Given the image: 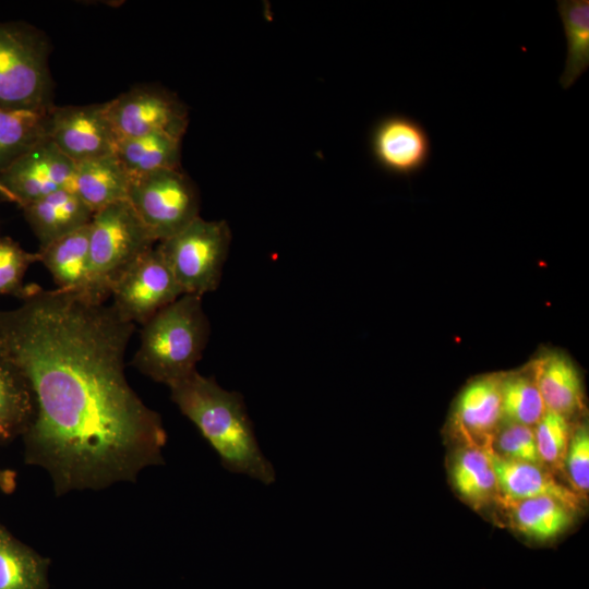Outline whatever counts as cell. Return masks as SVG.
Segmentation results:
<instances>
[{"label":"cell","mask_w":589,"mask_h":589,"mask_svg":"<svg viewBox=\"0 0 589 589\" xmlns=\"http://www.w3.org/2000/svg\"><path fill=\"white\" fill-rule=\"evenodd\" d=\"M0 310V347L34 396L25 461L44 468L58 496L135 481L164 461L167 433L124 374L134 324L104 301L26 286Z\"/></svg>","instance_id":"1"},{"label":"cell","mask_w":589,"mask_h":589,"mask_svg":"<svg viewBox=\"0 0 589 589\" xmlns=\"http://www.w3.org/2000/svg\"><path fill=\"white\" fill-rule=\"evenodd\" d=\"M171 399L208 442L225 469L264 484L276 480L262 453L243 396L223 388L214 377L193 372L170 387Z\"/></svg>","instance_id":"2"},{"label":"cell","mask_w":589,"mask_h":589,"mask_svg":"<svg viewBox=\"0 0 589 589\" xmlns=\"http://www.w3.org/2000/svg\"><path fill=\"white\" fill-rule=\"evenodd\" d=\"M209 334L202 297L182 294L143 324L133 364L170 388L196 371Z\"/></svg>","instance_id":"3"},{"label":"cell","mask_w":589,"mask_h":589,"mask_svg":"<svg viewBox=\"0 0 589 589\" xmlns=\"http://www.w3.org/2000/svg\"><path fill=\"white\" fill-rule=\"evenodd\" d=\"M49 53L37 28L0 22V108L47 111L55 106Z\"/></svg>","instance_id":"4"},{"label":"cell","mask_w":589,"mask_h":589,"mask_svg":"<svg viewBox=\"0 0 589 589\" xmlns=\"http://www.w3.org/2000/svg\"><path fill=\"white\" fill-rule=\"evenodd\" d=\"M230 242L231 231L225 220L199 216L157 247L182 293L203 297L218 288Z\"/></svg>","instance_id":"5"},{"label":"cell","mask_w":589,"mask_h":589,"mask_svg":"<svg viewBox=\"0 0 589 589\" xmlns=\"http://www.w3.org/2000/svg\"><path fill=\"white\" fill-rule=\"evenodd\" d=\"M155 242L128 200L96 212L89 223V255L101 296L108 299L115 283Z\"/></svg>","instance_id":"6"},{"label":"cell","mask_w":589,"mask_h":589,"mask_svg":"<svg viewBox=\"0 0 589 589\" xmlns=\"http://www.w3.org/2000/svg\"><path fill=\"white\" fill-rule=\"evenodd\" d=\"M127 200L156 242L175 236L200 216L196 188L180 169L132 177Z\"/></svg>","instance_id":"7"},{"label":"cell","mask_w":589,"mask_h":589,"mask_svg":"<svg viewBox=\"0 0 589 589\" xmlns=\"http://www.w3.org/2000/svg\"><path fill=\"white\" fill-rule=\"evenodd\" d=\"M103 106L118 140L148 134L182 140L189 124L187 107L171 93L153 86L134 87Z\"/></svg>","instance_id":"8"},{"label":"cell","mask_w":589,"mask_h":589,"mask_svg":"<svg viewBox=\"0 0 589 589\" xmlns=\"http://www.w3.org/2000/svg\"><path fill=\"white\" fill-rule=\"evenodd\" d=\"M183 293L158 247L141 255L111 288L112 306L131 323H146Z\"/></svg>","instance_id":"9"},{"label":"cell","mask_w":589,"mask_h":589,"mask_svg":"<svg viewBox=\"0 0 589 589\" xmlns=\"http://www.w3.org/2000/svg\"><path fill=\"white\" fill-rule=\"evenodd\" d=\"M47 137L74 164L115 154L118 142L103 104L53 106Z\"/></svg>","instance_id":"10"},{"label":"cell","mask_w":589,"mask_h":589,"mask_svg":"<svg viewBox=\"0 0 589 589\" xmlns=\"http://www.w3.org/2000/svg\"><path fill=\"white\" fill-rule=\"evenodd\" d=\"M75 168L46 137L1 170L0 181L21 207L59 190L75 192Z\"/></svg>","instance_id":"11"},{"label":"cell","mask_w":589,"mask_h":589,"mask_svg":"<svg viewBox=\"0 0 589 589\" xmlns=\"http://www.w3.org/2000/svg\"><path fill=\"white\" fill-rule=\"evenodd\" d=\"M370 146L374 160L382 169L401 177L420 172L428 165L432 152L424 127L404 115L381 119L371 132Z\"/></svg>","instance_id":"12"},{"label":"cell","mask_w":589,"mask_h":589,"mask_svg":"<svg viewBox=\"0 0 589 589\" xmlns=\"http://www.w3.org/2000/svg\"><path fill=\"white\" fill-rule=\"evenodd\" d=\"M501 380L481 377L461 393L455 410V425L466 446L491 450L502 419Z\"/></svg>","instance_id":"13"},{"label":"cell","mask_w":589,"mask_h":589,"mask_svg":"<svg viewBox=\"0 0 589 589\" xmlns=\"http://www.w3.org/2000/svg\"><path fill=\"white\" fill-rule=\"evenodd\" d=\"M489 455L497 479L496 503L506 505L521 500L548 496L578 512L581 505L580 496L560 483L544 466L508 460L492 450H489Z\"/></svg>","instance_id":"14"},{"label":"cell","mask_w":589,"mask_h":589,"mask_svg":"<svg viewBox=\"0 0 589 589\" xmlns=\"http://www.w3.org/2000/svg\"><path fill=\"white\" fill-rule=\"evenodd\" d=\"M39 261L58 289L73 291L106 302L94 283L89 255V224L39 249Z\"/></svg>","instance_id":"15"},{"label":"cell","mask_w":589,"mask_h":589,"mask_svg":"<svg viewBox=\"0 0 589 589\" xmlns=\"http://www.w3.org/2000/svg\"><path fill=\"white\" fill-rule=\"evenodd\" d=\"M21 208L39 241V249L88 225L94 216L79 195L70 190H59Z\"/></svg>","instance_id":"16"},{"label":"cell","mask_w":589,"mask_h":589,"mask_svg":"<svg viewBox=\"0 0 589 589\" xmlns=\"http://www.w3.org/2000/svg\"><path fill=\"white\" fill-rule=\"evenodd\" d=\"M75 165V193L94 214L128 199L131 177L115 154Z\"/></svg>","instance_id":"17"},{"label":"cell","mask_w":589,"mask_h":589,"mask_svg":"<svg viewBox=\"0 0 589 589\" xmlns=\"http://www.w3.org/2000/svg\"><path fill=\"white\" fill-rule=\"evenodd\" d=\"M532 377L545 408L566 418L582 408V386L574 364L558 353L548 354L533 365Z\"/></svg>","instance_id":"18"},{"label":"cell","mask_w":589,"mask_h":589,"mask_svg":"<svg viewBox=\"0 0 589 589\" xmlns=\"http://www.w3.org/2000/svg\"><path fill=\"white\" fill-rule=\"evenodd\" d=\"M34 411V396L28 381L0 347V441L23 436Z\"/></svg>","instance_id":"19"},{"label":"cell","mask_w":589,"mask_h":589,"mask_svg":"<svg viewBox=\"0 0 589 589\" xmlns=\"http://www.w3.org/2000/svg\"><path fill=\"white\" fill-rule=\"evenodd\" d=\"M115 156L129 176L180 169L181 140L167 134L119 139Z\"/></svg>","instance_id":"20"},{"label":"cell","mask_w":589,"mask_h":589,"mask_svg":"<svg viewBox=\"0 0 589 589\" xmlns=\"http://www.w3.org/2000/svg\"><path fill=\"white\" fill-rule=\"evenodd\" d=\"M513 527L524 536L546 541L556 538L573 522L576 510L548 496L521 500L503 505Z\"/></svg>","instance_id":"21"},{"label":"cell","mask_w":589,"mask_h":589,"mask_svg":"<svg viewBox=\"0 0 589 589\" xmlns=\"http://www.w3.org/2000/svg\"><path fill=\"white\" fill-rule=\"evenodd\" d=\"M450 473L455 490L470 506L481 508L497 502V479L489 450L465 446L455 455Z\"/></svg>","instance_id":"22"},{"label":"cell","mask_w":589,"mask_h":589,"mask_svg":"<svg viewBox=\"0 0 589 589\" xmlns=\"http://www.w3.org/2000/svg\"><path fill=\"white\" fill-rule=\"evenodd\" d=\"M49 563L0 525V589H47Z\"/></svg>","instance_id":"23"},{"label":"cell","mask_w":589,"mask_h":589,"mask_svg":"<svg viewBox=\"0 0 589 589\" xmlns=\"http://www.w3.org/2000/svg\"><path fill=\"white\" fill-rule=\"evenodd\" d=\"M557 11L567 45L560 84L568 89L589 68V1L560 0Z\"/></svg>","instance_id":"24"},{"label":"cell","mask_w":589,"mask_h":589,"mask_svg":"<svg viewBox=\"0 0 589 589\" xmlns=\"http://www.w3.org/2000/svg\"><path fill=\"white\" fill-rule=\"evenodd\" d=\"M49 110L0 108V171L47 137Z\"/></svg>","instance_id":"25"},{"label":"cell","mask_w":589,"mask_h":589,"mask_svg":"<svg viewBox=\"0 0 589 589\" xmlns=\"http://www.w3.org/2000/svg\"><path fill=\"white\" fill-rule=\"evenodd\" d=\"M500 389L503 422L534 428L546 408L533 377L509 376L501 380Z\"/></svg>","instance_id":"26"},{"label":"cell","mask_w":589,"mask_h":589,"mask_svg":"<svg viewBox=\"0 0 589 589\" xmlns=\"http://www.w3.org/2000/svg\"><path fill=\"white\" fill-rule=\"evenodd\" d=\"M533 430L542 465L562 469L573 432L568 418L546 409Z\"/></svg>","instance_id":"27"},{"label":"cell","mask_w":589,"mask_h":589,"mask_svg":"<svg viewBox=\"0 0 589 589\" xmlns=\"http://www.w3.org/2000/svg\"><path fill=\"white\" fill-rule=\"evenodd\" d=\"M491 450L508 460L543 466L538 454L534 430L528 425L504 422L494 435Z\"/></svg>","instance_id":"28"},{"label":"cell","mask_w":589,"mask_h":589,"mask_svg":"<svg viewBox=\"0 0 589 589\" xmlns=\"http://www.w3.org/2000/svg\"><path fill=\"white\" fill-rule=\"evenodd\" d=\"M39 261L38 253H29L9 238H0V294L21 297L26 286L27 268Z\"/></svg>","instance_id":"29"},{"label":"cell","mask_w":589,"mask_h":589,"mask_svg":"<svg viewBox=\"0 0 589 589\" xmlns=\"http://www.w3.org/2000/svg\"><path fill=\"white\" fill-rule=\"evenodd\" d=\"M570 489L579 496L589 491V432L581 425L572 432L568 447L563 460Z\"/></svg>","instance_id":"30"},{"label":"cell","mask_w":589,"mask_h":589,"mask_svg":"<svg viewBox=\"0 0 589 589\" xmlns=\"http://www.w3.org/2000/svg\"><path fill=\"white\" fill-rule=\"evenodd\" d=\"M15 486V476L9 470L0 468V490L3 492H11Z\"/></svg>","instance_id":"31"},{"label":"cell","mask_w":589,"mask_h":589,"mask_svg":"<svg viewBox=\"0 0 589 589\" xmlns=\"http://www.w3.org/2000/svg\"><path fill=\"white\" fill-rule=\"evenodd\" d=\"M0 196L9 202L15 203L19 205L16 197L7 189V187L0 181Z\"/></svg>","instance_id":"32"}]
</instances>
